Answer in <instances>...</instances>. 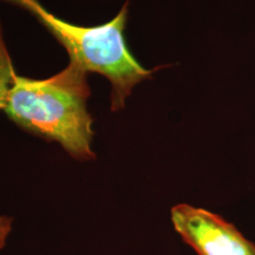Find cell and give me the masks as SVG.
<instances>
[{"label": "cell", "mask_w": 255, "mask_h": 255, "mask_svg": "<svg viewBox=\"0 0 255 255\" xmlns=\"http://www.w3.org/2000/svg\"><path fill=\"white\" fill-rule=\"evenodd\" d=\"M36 17L69 52L70 59L88 72L103 75L111 83V110L124 107L135 85L148 79L146 70L133 58L124 40L128 4L109 23L95 27L75 25L50 13L38 0H7Z\"/></svg>", "instance_id": "7a4b0ae2"}, {"label": "cell", "mask_w": 255, "mask_h": 255, "mask_svg": "<svg viewBox=\"0 0 255 255\" xmlns=\"http://www.w3.org/2000/svg\"><path fill=\"white\" fill-rule=\"evenodd\" d=\"M175 232L197 255H255V245L209 210L181 203L171 208Z\"/></svg>", "instance_id": "3957f363"}, {"label": "cell", "mask_w": 255, "mask_h": 255, "mask_svg": "<svg viewBox=\"0 0 255 255\" xmlns=\"http://www.w3.org/2000/svg\"><path fill=\"white\" fill-rule=\"evenodd\" d=\"M13 228V219L7 215H0V250L6 247Z\"/></svg>", "instance_id": "5b68a950"}, {"label": "cell", "mask_w": 255, "mask_h": 255, "mask_svg": "<svg viewBox=\"0 0 255 255\" xmlns=\"http://www.w3.org/2000/svg\"><path fill=\"white\" fill-rule=\"evenodd\" d=\"M15 76L17 75L14 72L11 57L8 55L4 34H2V27L0 24V110L5 109L6 101L13 87Z\"/></svg>", "instance_id": "277c9868"}, {"label": "cell", "mask_w": 255, "mask_h": 255, "mask_svg": "<svg viewBox=\"0 0 255 255\" xmlns=\"http://www.w3.org/2000/svg\"><path fill=\"white\" fill-rule=\"evenodd\" d=\"M87 75V70L70 60L63 71L47 79L15 76L4 111L26 131L59 143L75 159H94Z\"/></svg>", "instance_id": "6da1fadb"}]
</instances>
